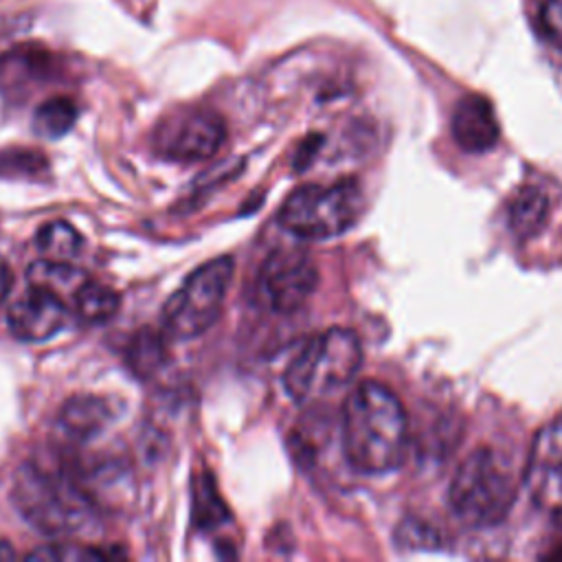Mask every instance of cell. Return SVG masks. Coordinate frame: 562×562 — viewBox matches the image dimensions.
I'll use <instances>...</instances> for the list:
<instances>
[{"label":"cell","instance_id":"8992f818","mask_svg":"<svg viewBox=\"0 0 562 562\" xmlns=\"http://www.w3.org/2000/svg\"><path fill=\"white\" fill-rule=\"evenodd\" d=\"M233 259L217 257L195 268L162 307V334L169 340L202 336L220 316L233 279Z\"/></svg>","mask_w":562,"mask_h":562},{"label":"cell","instance_id":"3957f363","mask_svg":"<svg viewBox=\"0 0 562 562\" xmlns=\"http://www.w3.org/2000/svg\"><path fill=\"white\" fill-rule=\"evenodd\" d=\"M362 364V347L356 331L329 327L294 353L283 371L285 393L301 402H318L347 386Z\"/></svg>","mask_w":562,"mask_h":562},{"label":"cell","instance_id":"603a6c76","mask_svg":"<svg viewBox=\"0 0 562 562\" xmlns=\"http://www.w3.org/2000/svg\"><path fill=\"white\" fill-rule=\"evenodd\" d=\"M15 558V551H13V547H11V542H7V540H0V560H13Z\"/></svg>","mask_w":562,"mask_h":562},{"label":"cell","instance_id":"44dd1931","mask_svg":"<svg viewBox=\"0 0 562 562\" xmlns=\"http://www.w3.org/2000/svg\"><path fill=\"white\" fill-rule=\"evenodd\" d=\"M540 20L549 42L562 50V0H544Z\"/></svg>","mask_w":562,"mask_h":562},{"label":"cell","instance_id":"d6986e66","mask_svg":"<svg viewBox=\"0 0 562 562\" xmlns=\"http://www.w3.org/2000/svg\"><path fill=\"white\" fill-rule=\"evenodd\" d=\"M228 518V507L217 494L215 481L209 472L195 474L193 481V520L200 529L220 527Z\"/></svg>","mask_w":562,"mask_h":562},{"label":"cell","instance_id":"277c9868","mask_svg":"<svg viewBox=\"0 0 562 562\" xmlns=\"http://www.w3.org/2000/svg\"><path fill=\"white\" fill-rule=\"evenodd\" d=\"M452 514L470 527L501 522L516 498L509 468L490 448H476L457 468L450 483Z\"/></svg>","mask_w":562,"mask_h":562},{"label":"cell","instance_id":"7a4b0ae2","mask_svg":"<svg viewBox=\"0 0 562 562\" xmlns=\"http://www.w3.org/2000/svg\"><path fill=\"white\" fill-rule=\"evenodd\" d=\"M11 501L18 514L46 536L81 533L97 522V503L75 474L53 472L33 461L15 470Z\"/></svg>","mask_w":562,"mask_h":562},{"label":"cell","instance_id":"ffe728a7","mask_svg":"<svg viewBox=\"0 0 562 562\" xmlns=\"http://www.w3.org/2000/svg\"><path fill=\"white\" fill-rule=\"evenodd\" d=\"M397 542L400 547L406 549H437L439 547V536L432 531V527H428L426 522L419 520H404L397 527Z\"/></svg>","mask_w":562,"mask_h":562},{"label":"cell","instance_id":"4fadbf2b","mask_svg":"<svg viewBox=\"0 0 562 562\" xmlns=\"http://www.w3.org/2000/svg\"><path fill=\"white\" fill-rule=\"evenodd\" d=\"M26 281L29 285L44 288L59 299H72L75 292L88 281V274L68 261L44 257L29 266Z\"/></svg>","mask_w":562,"mask_h":562},{"label":"cell","instance_id":"ba28073f","mask_svg":"<svg viewBox=\"0 0 562 562\" xmlns=\"http://www.w3.org/2000/svg\"><path fill=\"white\" fill-rule=\"evenodd\" d=\"M226 138V123L213 110L180 112L156 130L154 145L160 156L176 162L211 158Z\"/></svg>","mask_w":562,"mask_h":562},{"label":"cell","instance_id":"e0dca14e","mask_svg":"<svg viewBox=\"0 0 562 562\" xmlns=\"http://www.w3.org/2000/svg\"><path fill=\"white\" fill-rule=\"evenodd\" d=\"M77 103L68 97H50L37 105L33 114V130L44 138H59L68 134L77 121Z\"/></svg>","mask_w":562,"mask_h":562},{"label":"cell","instance_id":"52a82bcc","mask_svg":"<svg viewBox=\"0 0 562 562\" xmlns=\"http://www.w3.org/2000/svg\"><path fill=\"white\" fill-rule=\"evenodd\" d=\"M318 283L312 257L301 248H277L259 268L257 292L261 303L277 314H292L305 305Z\"/></svg>","mask_w":562,"mask_h":562},{"label":"cell","instance_id":"5b68a950","mask_svg":"<svg viewBox=\"0 0 562 562\" xmlns=\"http://www.w3.org/2000/svg\"><path fill=\"white\" fill-rule=\"evenodd\" d=\"M362 204V189L356 180L303 184L283 200L277 220L301 239H329L358 222Z\"/></svg>","mask_w":562,"mask_h":562},{"label":"cell","instance_id":"9c48e42d","mask_svg":"<svg viewBox=\"0 0 562 562\" xmlns=\"http://www.w3.org/2000/svg\"><path fill=\"white\" fill-rule=\"evenodd\" d=\"M522 481L533 507L562 525V419L538 430Z\"/></svg>","mask_w":562,"mask_h":562},{"label":"cell","instance_id":"ac0fdd59","mask_svg":"<svg viewBox=\"0 0 562 562\" xmlns=\"http://www.w3.org/2000/svg\"><path fill=\"white\" fill-rule=\"evenodd\" d=\"M35 244L44 257L68 261L81 250L83 239L75 231L72 224H68L64 220H50L40 226V231L35 235Z\"/></svg>","mask_w":562,"mask_h":562},{"label":"cell","instance_id":"30bf717a","mask_svg":"<svg viewBox=\"0 0 562 562\" xmlns=\"http://www.w3.org/2000/svg\"><path fill=\"white\" fill-rule=\"evenodd\" d=\"M66 316L64 299L44 288L29 285V290L9 305L7 325L18 340L42 342L64 327Z\"/></svg>","mask_w":562,"mask_h":562},{"label":"cell","instance_id":"9a60e30c","mask_svg":"<svg viewBox=\"0 0 562 562\" xmlns=\"http://www.w3.org/2000/svg\"><path fill=\"white\" fill-rule=\"evenodd\" d=\"M125 358L138 378L147 380L156 375L167 362V336L147 327L138 329L127 345Z\"/></svg>","mask_w":562,"mask_h":562},{"label":"cell","instance_id":"6da1fadb","mask_svg":"<svg viewBox=\"0 0 562 562\" xmlns=\"http://www.w3.org/2000/svg\"><path fill=\"white\" fill-rule=\"evenodd\" d=\"M408 419L397 395L380 382H360L342 406V448L364 474L395 470L406 454Z\"/></svg>","mask_w":562,"mask_h":562},{"label":"cell","instance_id":"5bb4252c","mask_svg":"<svg viewBox=\"0 0 562 562\" xmlns=\"http://www.w3.org/2000/svg\"><path fill=\"white\" fill-rule=\"evenodd\" d=\"M72 307L77 316L88 325H103L112 321L121 307V296L105 283L86 281L72 296Z\"/></svg>","mask_w":562,"mask_h":562},{"label":"cell","instance_id":"2e32d148","mask_svg":"<svg viewBox=\"0 0 562 562\" xmlns=\"http://www.w3.org/2000/svg\"><path fill=\"white\" fill-rule=\"evenodd\" d=\"M549 200L538 187H522L509 204V228L518 237H531L547 220Z\"/></svg>","mask_w":562,"mask_h":562},{"label":"cell","instance_id":"7c38bea8","mask_svg":"<svg viewBox=\"0 0 562 562\" xmlns=\"http://www.w3.org/2000/svg\"><path fill=\"white\" fill-rule=\"evenodd\" d=\"M112 422V408L108 400L90 393L72 395L70 400L64 402L59 411V426L61 430L77 439L86 441L103 432V428Z\"/></svg>","mask_w":562,"mask_h":562},{"label":"cell","instance_id":"7402d4cb","mask_svg":"<svg viewBox=\"0 0 562 562\" xmlns=\"http://www.w3.org/2000/svg\"><path fill=\"white\" fill-rule=\"evenodd\" d=\"M11 283H13V277H11V268L7 263V259L0 255V305L4 303L9 290H11Z\"/></svg>","mask_w":562,"mask_h":562},{"label":"cell","instance_id":"8fae6325","mask_svg":"<svg viewBox=\"0 0 562 562\" xmlns=\"http://www.w3.org/2000/svg\"><path fill=\"white\" fill-rule=\"evenodd\" d=\"M501 134L492 103L481 94H465L452 114V136L465 151L479 154L496 145Z\"/></svg>","mask_w":562,"mask_h":562}]
</instances>
